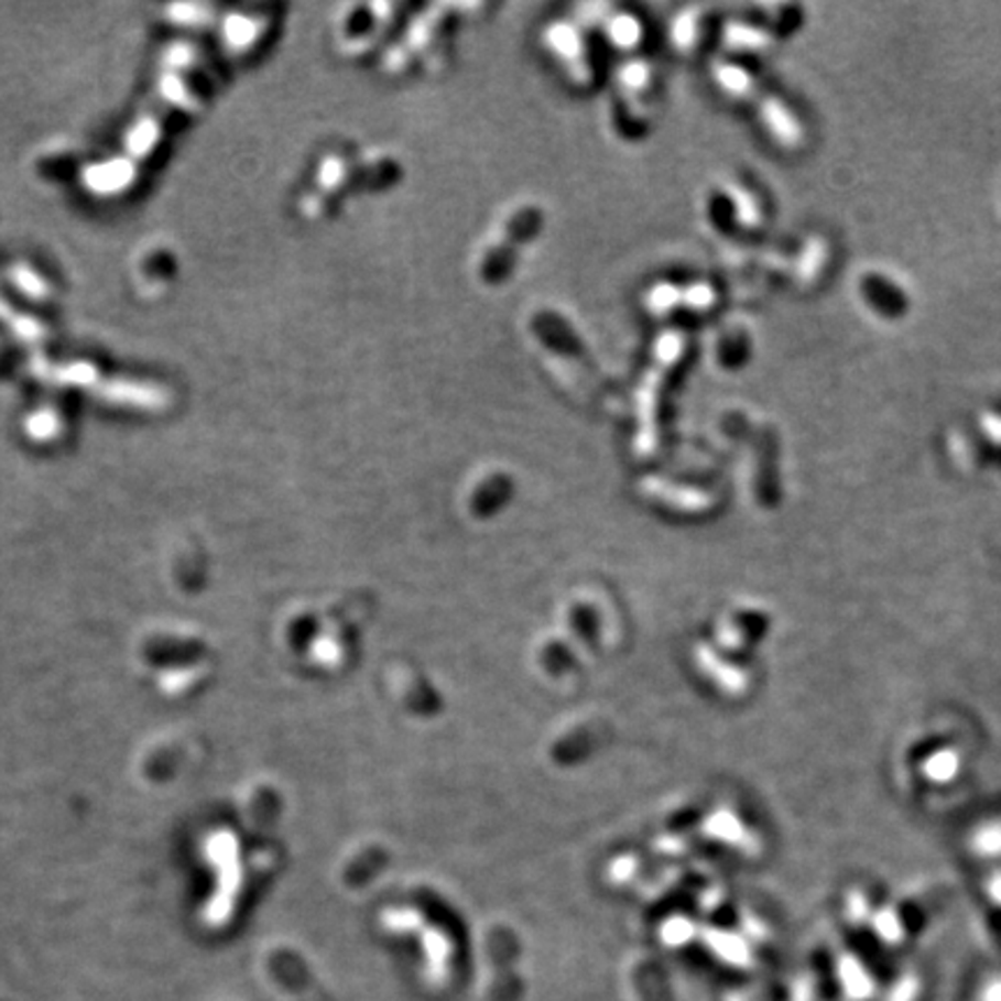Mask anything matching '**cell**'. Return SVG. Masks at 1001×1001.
Masks as SVG:
<instances>
[{
    "label": "cell",
    "instance_id": "6",
    "mask_svg": "<svg viewBox=\"0 0 1001 1001\" xmlns=\"http://www.w3.org/2000/svg\"><path fill=\"white\" fill-rule=\"evenodd\" d=\"M730 42H736L740 44V47H763L765 44V35L763 33H755L747 26H740V29H732L730 31Z\"/></svg>",
    "mask_w": 1001,
    "mask_h": 1001
},
{
    "label": "cell",
    "instance_id": "4",
    "mask_svg": "<svg viewBox=\"0 0 1001 1001\" xmlns=\"http://www.w3.org/2000/svg\"><path fill=\"white\" fill-rule=\"evenodd\" d=\"M765 117H768V121H770L772 130L776 132V138H779V140H784V142H788V144H793V142L797 140L799 132L795 130L793 119L788 117V111H786L782 105L770 102V105L765 107Z\"/></svg>",
    "mask_w": 1001,
    "mask_h": 1001
},
{
    "label": "cell",
    "instance_id": "7",
    "mask_svg": "<svg viewBox=\"0 0 1001 1001\" xmlns=\"http://www.w3.org/2000/svg\"><path fill=\"white\" fill-rule=\"evenodd\" d=\"M992 434H994L997 438H1001V422H999V425H997V427H992Z\"/></svg>",
    "mask_w": 1001,
    "mask_h": 1001
},
{
    "label": "cell",
    "instance_id": "1",
    "mask_svg": "<svg viewBox=\"0 0 1001 1001\" xmlns=\"http://www.w3.org/2000/svg\"><path fill=\"white\" fill-rule=\"evenodd\" d=\"M547 44L554 56H559L562 63L568 68L570 77L580 84L591 79V63L587 56V42L580 29L566 24V21H556L547 31Z\"/></svg>",
    "mask_w": 1001,
    "mask_h": 1001
},
{
    "label": "cell",
    "instance_id": "5",
    "mask_svg": "<svg viewBox=\"0 0 1001 1001\" xmlns=\"http://www.w3.org/2000/svg\"><path fill=\"white\" fill-rule=\"evenodd\" d=\"M717 77H719L721 86L728 88V91L736 94V96L747 94V88L751 86L749 75L744 70H740V68H732V65H723V68H717Z\"/></svg>",
    "mask_w": 1001,
    "mask_h": 1001
},
{
    "label": "cell",
    "instance_id": "2",
    "mask_svg": "<svg viewBox=\"0 0 1001 1001\" xmlns=\"http://www.w3.org/2000/svg\"><path fill=\"white\" fill-rule=\"evenodd\" d=\"M864 293L870 302L883 311H902L904 300L893 283L881 281V276H867Z\"/></svg>",
    "mask_w": 1001,
    "mask_h": 1001
},
{
    "label": "cell",
    "instance_id": "3",
    "mask_svg": "<svg viewBox=\"0 0 1001 1001\" xmlns=\"http://www.w3.org/2000/svg\"><path fill=\"white\" fill-rule=\"evenodd\" d=\"M608 33H610V40L614 44H619V47H633V44H638V40H640V26H638L635 17H631V14H617V17L608 19Z\"/></svg>",
    "mask_w": 1001,
    "mask_h": 1001
}]
</instances>
